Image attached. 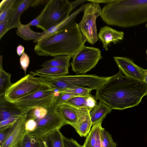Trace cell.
<instances>
[{
    "label": "cell",
    "mask_w": 147,
    "mask_h": 147,
    "mask_svg": "<svg viewBox=\"0 0 147 147\" xmlns=\"http://www.w3.org/2000/svg\"><path fill=\"white\" fill-rule=\"evenodd\" d=\"M147 95V84L144 81L123 75L119 70L99 89L95 97L112 109L122 110L138 105Z\"/></svg>",
    "instance_id": "cell-1"
},
{
    "label": "cell",
    "mask_w": 147,
    "mask_h": 147,
    "mask_svg": "<svg viewBox=\"0 0 147 147\" xmlns=\"http://www.w3.org/2000/svg\"><path fill=\"white\" fill-rule=\"evenodd\" d=\"M85 43L78 24L74 22L40 40L35 45L34 50L39 56L67 55L73 57Z\"/></svg>",
    "instance_id": "cell-2"
},
{
    "label": "cell",
    "mask_w": 147,
    "mask_h": 147,
    "mask_svg": "<svg viewBox=\"0 0 147 147\" xmlns=\"http://www.w3.org/2000/svg\"><path fill=\"white\" fill-rule=\"evenodd\" d=\"M108 25L123 28L147 22V0H113L106 5L100 16Z\"/></svg>",
    "instance_id": "cell-3"
},
{
    "label": "cell",
    "mask_w": 147,
    "mask_h": 147,
    "mask_svg": "<svg viewBox=\"0 0 147 147\" xmlns=\"http://www.w3.org/2000/svg\"><path fill=\"white\" fill-rule=\"evenodd\" d=\"M36 76L41 82L47 85L51 89L60 92L67 89L85 86L97 90L110 77L85 74L50 76L36 73Z\"/></svg>",
    "instance_id": "cell-4"
},
{
    "label": "cell",
    "mask_w": 147,
    "mask_h": 147,
    "mask_svg": "<svg viewBox=\"0 0 147 147\" xmlns=\"http://www.w3.org/2000/svg\"><path fill=\"white\" fill-rule=\"evenodd\" d=\"M74 9L71 2L68 0H48L42 10V17L38 28L44 32L58 25L68 18Z\"/></svg>",
    "instance_id": "cell-5"
},
{
    "label": "cell",
    "mask_w": 147,
    "mask_h": 147,
    "mask_svg": "<svg viewBox=\"0 0 147 147\" xmlns=\"http://www.w3.org/2000/svg\"><path fill=\"white\" fill-rule=\"evenodd\" d=\"M55 91L49 87L43 88L11 102L24 114L33 109L42 107L47 109L53 105Z\"/></svg>",
    "instance_id": "cell-6"
},
{
    "label": "cell",
    "mask_w": 147,
    "mask_h": 147,
    "mask_svg": "<svg viewBox=\"0 0 147 147\" xmlns=\"http://www.w3.org/2000/svg\"><path fill=\"white\" fill-rule=\"evenodd\" d=\"M84 15L78 25L84 41L94 44L98 40L96 19L101 16L102 10L99 4L94 2L85 5Z\"/></svg>",
    "instance_id": "cell-7"
},
{
    "label": "cell",
    "mask_w": 147,
    "mask_h": 147,
    "mask_svg": "<svg viewBox=\"0 0 147 147\" xmlns=\"http://www.w3.org/2000/svg\"><path fill=\"white\" fill-rule=\"evenodd\" d=\"M49 87L41 82L38 78L28 74L12 84L6 92V99L12 102L38 90ZM50 88V87H49Z\"/></svg>",
    "instance_id": "cell-8"
},
{
    "label": "cell",
    "mask_w": 147,
    "mask_h": 147,
    "mask_svg": "<svg viewBox=\"0 0 147 147\" xmlns=\"http://www.w3.org/2000/svg\"><path fill=\"white\" fill-rule=\"evenodd\" d=\"M72 70L76 74H85L94 68L102 58L99 49L84 45L72 57Z\"/></svg>",
    "instance_id": "cell-9"
},
{
    "label": "cell",
    "mask_w": 147,
    "mask_h": 147,
    "mask_svg": "<svg viewBox=\"0 0 147 147\" xmlns=\"http://www.w3.org/2000/svg\"><path fill=\"white\" fill-rule=\"evenodd\" d=\"M47 110V113L45 117L36 120V127L33 131L28 133L29 136L42 140L47 134L56 129H60L67 125L58 106L53 105Z\"/></svg>",
    "instance_id": "cell-10"
},
{
    "label": "cell",
    "mask_w": 147,
    "mask_h": 147,
    "mask_svg": "<svg viewBox=\"0 0 147 147\" xmlns=\"http://www.w3.org/2000/svg\"><path fill=\"white\" fill-rule=\"evenodd\" d=\"M27 113L19 118L12 127L9 134L0 147H20L26 135L28 134L25 125Z\"/></svg>",
    "instance_id": "cell-11"
},
{
    "label": "cell",
    "mask_w": 147,
    "mask_h": 147,
    "mask_svg": "<svg viewBox=\"0 0 147 147\" xmlns=\"http://www.w3.org/2000/svg\"><path fill=\"white\" fill-rule=\"evenodd\" d=\"M114 60L119 70L125 75L131 78L144 81L146 69L135 64L126 57H114Z\"/></svg>",
    "instance_id": "cell-12"
},
{
    "label": "cell",
    "mask_w": 147,
    "mask_h": 147,
    "mask_svg": "<svg viewBox=\"0 0 147 147\" xmlns=\"http://www.w3.org/2000/svg\"><path fill=\"white\" fill-rule=\"evenodd\" d=\"M98 36L102 44L104 49L108 51V45H109L111 43L115 44L123 39L124 33L123 31H117L105 26L100 29Z\"/></svg>",
    "instance_id": "cell-13"
},
{
    "label": "cell",
    "mask_w": 147,
    "mask_h": 147,
    "mask_svg": "<svg viewBox=\"0 0 147 147\" xmlns=\"http://www.w3.org/2000/svg\"><path fill=\"white\" fill-rule=\"evenodd\" d=\"M31 0H16L9 19L7 31L17 28L21 23L20 17L23 12L30 6Z\"/></svg>",
    "instance_id": "cell-14"
},
{
    "label": "cell",
    "mask_w": 147,
    "mask_h": 147,
    "mask_svg": "<svg viewBox=\"0 0 147 147\" xmlns=\"http://www.w3.org/2000/svg\"><path fill=\"white\" fill-rule=\"evenodd\" d=\"M78 120L74 128L81 137H86L92 126L90 115V111L86 108L77 109Z\"/></svg>",
    "instance_id": "cell-15"
},
{
    "label": "cell",
    "mask_w": 147,
    "mask_h": 147,
    "mask_svg": "<svg viewBox=\"0 0 147 147\" xmlns=\"http://www.w3.org/2000/svg\"><path fill=\"white\" fill-rule=\"evenodd\" d=\"M95 96L91 93L85 96H76L70 99L63 103L67 104L77 109L86 108L90 111L98 104Z\"/></svg>",
    "instance_id": "cell-16"
},
{
    "label": "cell",
    "mask_w": 147,
    "mask_h": 147,
    "mask_svg": "<svg viewBox=\"0 0 147 147\" xmlns=\"http://www.w3.org/2000/svg\"><path fill=\"white\" fill-rule=\"evenodd\" d=\"M25 114L7 100L4 95L0 96V121L11 117L22 116Z\"/></svg>",
    "instance_id": "cell-17"
},
{
    "label": "cell",
    "mask_w": 147,
    "mask_h": 147,
    "mask_svg": "<svg viewBox=\"0 0 147 147\" xmlns=\"http://www.w3.org/2000/svg\"><path fill=\"white\" fill-rule=\"evenodd\" d=\"M103 120L92 126L87 135L82 147H102L100 135V130Z\"/></svg>",
    "instance_id": "cell-18"
},
{
    "label": "cell",
    "mask_w": 147,
    "mask_h": 147,
    "mask_svg": "<svg viewBox=\"0 0 147 147\" xmlns=\"http://www.w3.org/2000/svg\"><path fill=\"white\" fill-rule=\"evenodd\" d=\"M58 107L67 124L70 125L75 128L78 120L77 109L65 103Z\"/></svg>",
    "instance_id": "cell-19"
},
{
    "label": "cell",
    "mask_w": 147,
    "mask_h": 147,
    "mask_svg": "<svg viewBox=\"0 0 147 147\" xmlns=\"http://www.w3.org/2000/svg\"><path fill=\"white\" fill-rule=\"evenodd\" d=\"M84 5V4L82 5L61 23L43 32V35L38 42L42 39L64 29L71 23L75 22V19L76 16L80 13L83 11Z\"/></svg>",
    "instance_id": "cell-20"
},
{
    "label": "cell",
    "mask_w": 147,
    "mask_h": 147,
    "mask_svg": "<svg viewBox=\"0 0 147 147\" xmlns=\"http://www.w3.org/2000/svg\"><path fill=\"white\" fill-rule=\"evenodd\" d=\"M112 109L103 102L99 101L97 105L90 112L92 125L103 120Z\"/></svg>",
    "instance_id": "cell-21"
},
{
    "label": "cell",
    "mask_w": 147,
    "mask_h": 147,
    "mask_svg": "<svg viewBox=\"0 0 147 147\" xmlns=\"http://www.w3.org/2000/svg\"><path fill=\"white\" fill-rule=\"evenodd\" d=\"M63 136L60 129H57L42 139L45 147H65Z\"/></svg>",
    "instance_id": "cell-22"
},
{
    "label": "cell",
    "mask_w": 147,
    "mask_h": 147,
    "mask_svg": "<svg viewBox=\"0 0 147 147\" xmlns=\"http://www.w3.org/2000/svg\"><path fill=\"white\" fill-rule=\"evenodd\" d=\"M27 24H19L16 31L17 34L26 40H34V42L37 43L43 35V32H39L33 31Z\"/></svg>",
    "instance_id": "cell-23"
},
{
    "label": "cell",
    "mask_w": 147,
    "mask_h": 147,
    "mask_svg": "<svg viewBox=\"0 0 147 147\" xmlns=\"http://www.w3.org/2000/svg\"><path fill=\"white\" fill-rule=\"evenodd\" d=\"M72 57L67 55H57L45 62L41 66L42 67H55L68 69L70 65L69 61Z\"/></svg>",
    "instance_id": "cell-24"
},
{
    "label": "cell",
    "mask_w": 147,
    "mask_h": 147,
    "mask_svg": "<svg viewBox=\"0 0 147 147\" xmlns=\"http://www.w3.org/2000/svg\"><path fill=\"white\" fill-rule=\"evenodd\" d=\"M0 58V96L4 95L12 84L11 82V74L5 71L2 66L3 55Z\"/></svg>",
    "instance_id": "cell-25"
},
{
    "label": "cell",
    "mask_w": 147,
    "mask_h": 147,
    "mask_svg": "<svg viewBox=\"0 0 147 147\" xmlns=\"http://www.w3.org/2000/svg\"><path fill=\"white\" fill-rule=\"evenodd\" d=\"M35 71L37 73L50 76H62L69 74L68 69L55 67H42Z\"/></svg>",
    "instance_id": "cell-26"
},
{
    "label": "cell",
    "mask_w": 147,
    "mask_h": 147,
    "mask_svg": "<svg viewBox=\"0 0 147 147\" xmlns=\"http://www.w3.org/2000/svg\"><path fill=\"white\" fill-rule=\"evenodd\" d=\"M100 135L102 147H117V145L113 140L112 136L102 127Z\"/></svg>",
    "instance_id": "cell-27"
},
{
    "label": "cell",
    "mask_w": 147,
    "mask_h": 147,
    "mask_svg": "<svg viewBox=\"0 0 147 147\" xmlns=\"http://www.w3.org/2000/svg\"><path fill=\"white\" fill-rule=\"evenodd\" d=\"M20 147H45L42 140L37 139L29 136L28 134L26 135Z\"/></svg>",
    "instance_id": "cell-28"
},
{
    "label": "cell",
    "mask_w": 147,
    "mask_h": 147,
    "mask_svg": "<svg viewBox=\"0 0 147 147\" xmlns=\"http://www.w3.org/2000/svg\"><path fill=\"white\" fill-rule=\"evenodd\" d=\"M48 113L47 109L42 107H36L27 113V119H32L35 120L40 119L45 117Z\"/></svg>",
    "instance_id": "cell-29"
},
{
    "label": "cell",
    "mask_w": 147,
    "mask_h": 147,
    "mask_svg": "<svg viewBox=\"0 0 147 147\" xmlns=\"http://www.w3.org/2000/svg\"><path fill=\"white\" fill-rule=\"evenodd\" d=\"M92 90L90 88L80 87L67 89L60 92L70 93L77 96H85L89 95Z\"/></svg>",
    "instance_id": "cell-30"
},
{
    "label": "cell",
    "mask_w": 147,
    "mask_h": 147,
    "mask_svg": "<svg viewBox=\"0 0 147 147\" xmlns=\"http://www.w3.org/2000/svg\"><path fill=\"white\" fill-rule=\"evenodd\" d=\"M76 96H77L70 93L60 92L58 96L55 97L53 106H58L65 103L71 98Z\"/></svg>",
    "instance_id": "cell-31"
},
{
    "label": "cell",
    "mask_w": 147,
    "mask_h": 147,
    "mask_svg": "<svg viewBox=\"0 0 147 147\" xmlns=\"http://www.w3.org/2000/svg\"><path fill=\"white\" fill-rule=\"evenodd\" d=\"M22 116H12L0 120V129L12 127Z\"/></svg>",
    "instance_id": "cell-32"
},
{
    "label": "cell",
    "mask_w": 147,
    "mask_h": 147,
    "mask_svg": "<svg viewBox=\"0 0 147 147\" xmlns=\"http://www.w3.org/2000/svg\"><path fill=\"white\" fill-rule=\"evenodd\" d=\"M16 1V0H11L7 6L0 12V22L3 21L7 18L9 19Z\"/></svg>",
    "instance_id": "cell-33"
},
{
    "label": "cell",
    "mask_w": 147,
    "mask_h": 147,
    "mask_svg": "<svg viewBox=\"0 0 147 147\" xmlns=\"http://www.w3.org/2000/svg\"><path fill=\"white\" fill-rule=\"evenodd\" d=\"M30 63V59L28 55L24 52L21 56L20 59V63L21 68L26 75L27 69Z\"/></svg>",
    "instance_id": "cell-34"
},
{
    "label": "cell",
    "mask_w": 147,
    "mask_h": 147,
    "mask_svg": "<svg viewBox=\"0 0 147 147\" xmlns=\"http://www.w3.org/2000/svg\"><path fill=\"white\" fill-rule=\"evenodd\" d=\"M37 125V123L35 120L32 119H27L25 123V129L28 133L33 131Z\"/></svg>",
    "instance_id": "cell-35"
},
{
    "label": "cell",
    "mask_w": 147,
    "mask_h": 147,
    "mask_svg": "<svg viewBox=\"0 0 147 147\" xmlns=\"http://www.w3.org/2000/svg\"><path fill=\"white\" fill-rule=\"evenodd\" d=\"M63 140L65 147H82L74 139H69L63 136Z\"/></svg>",
    "instance_id": "cell-36"
},
{
    "label": "cell",
    "mask_w": 147,
    "mask_h": 147,
    "mask_svg": "<svg viewBox=\"0 0 147 147\" xmlns=\"http://www.w3.org/2000/svg\"><path fill=\"white\" fill-rule=\"evenodd\" d=\"M9 22L8 18H7L3 21L0 22V39L8 31L7 27Z\"/></svg>",
    "instance_id": "cell-37"
},
{
    "label": "cell",
    "mask_w": 147,
    "mask_h": 147,
    "mask_svg": "<svg viewBox=\"0 0 147 147\" xmlns=\"http://www.w3.org/2000/svg\"><path fill=\"white\" fill-rule=\"evenodd\" d=\"M12 127L0 129V145L2 144L6 139Z\"/></svg>",
    "instance_id": "cell-38"
},
{
    "label": "cell",
    "mask_w": 147,
    "mask_h": 147,
    "mask_svg": "<svg viewBox=\"0 0 147 147\" xmlns=\"http://www.w3.org/2000/svg\"><path fill=\"white\" fill-rule=\"evenodd\" d=\"M43 14V11H42L38 16L27 24L30 26H35L38 28L39 26Z\"/></svg>",
    "instance_id": "cell-39"
},
{
    "label": "cell",
    "mask_w": 147,
    "mask_h": 147,
    "mask_svg": "<svg viewBox=\"0 0 147 147\" xmlns=\"http://www.w3.org/2000/svg\"><path fill=\"white\" fill-rule=\"evenodd\" d=\"M48 0H31L30 6L34 7L39 4H42L44 3H47Z\"/></svg>",
    "instance_id": "cell-40"
},
{
    "label": "cell",
    "mask_w": 147,
    "mask_h": 147,
    "mask_svg": "<svg viewBox=\"0 0 147 147\" xmlns=\"http://www.w3.org/2000/svg\"><path fill=\"white\" fill-rule=\"evenodd\" d=\"M11 0H3L0 4V12H1L10 3Z\"/></svg>",
    "instance_id": "cell-41"
},
{
    "label": "cell",
    "mask_w": 147,
    "mask_h": 147,
    "mask_svg": "<svg viewBox=\"0 0 147 147\" xmlns=\"http://www.w3.org/2000/svg\"><path fill=\"white\" fill-rule=\"evenodd\" d=\"M24 48L21 44H19L17 47L16 51L17 55L19 56H21L24 52Z\"/></svg>",
    "instance_id": "cell-42"
},
{
    "label": "cell",
    "mask_w": 147,
    "mask_h": 147,
    "mask_svg": "<svg viewBox=\"0 0 147 147\" xmlns=\"http://www.w3.org/2000/svg\"><path fill=\"white\" fill-rule=\"evenodd\" d=\"M113 0H88L87 1L90 2H95L99 4V3H109L113 1Z\"/></svg>",
    "instance_id": "cell-43"
},
{
    "label": "cell",
    "mask_w": 147,
    "mask_h": 147,
    "mask_svg": "<svg viewBox=\"0 0 147 147\" xmlns=\"http://www.w3.org/2000/svg\"><path fill=\"white\" fill-rule=\"evenodd\" d=\"M144 82L147 84V69H146Z\"/></svg>",
    "instance_id": "cell-44"
},
{
    "label": "cell",
    "mask_w": 147,
    "mask_h": 147,
    "mask_svg": "<svg viewBox=\"0 0 147 147\" xmlns=\"http://www.w3.org/2000/svg\"><path fill=\"white\" fill-rule=\"evenodd\" d=\"M146 27L147 28V22L146 25Z\"/></svg>",
    "instance_id": "cell-45"
},
{
    "label": "cell",
    "mask_w": 147,
    "mask_h": 147,
    "mask_svg": "<svg viewBox=\"0 0 147 147\" xmlns=\"http://www.w3.org/2000/svg\"><path fill=\"white\" fill-rule=\"evenodd\" d=\"M146 53L147 55V49L146 50Z\"/></svg>",
    "instance_id": "cell-46"
}]
</instances>
